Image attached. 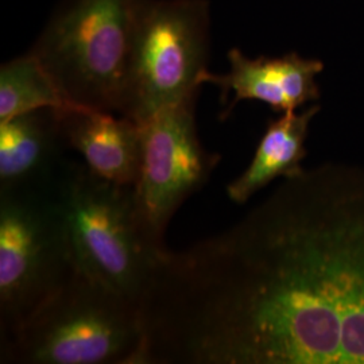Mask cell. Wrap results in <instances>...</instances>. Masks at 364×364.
I'll return each instance as SVG.
<instances>
[{"instance_id":"11","label":"cell","mask_w":364,"mask_h":364,"mask_svg":"<svg viewBox=\"0 0 364 364\" xmlns=\"http://www.w3.org/2000/svg\"><path fill=\"white\" fill-rule=\"evenodd\" d=\"M318 112L320 105H314L302 112H287L270 120L247 169L227 186L228 197L234 203L246 204L274 180L301 174L305 170L301 164L308 154L305 144L309 127Z\"/></svg>"},{"instance_id":"4","label":"cell","mask_w":364,"mask_h":364,"mask_svg":"<svg viewBox=\"0 0 364 364\" xmlns=\"http://www.w3.org/2000/svg\"><path fill=\"white\" fill-rule=\"evenodd\" d=\"M209 26L207 0H135L119 115L141 124L198 95Z\"/></svg>"},{"instance_id":"1","label":"cell","mask_w":364,"mask_h":364,"mask_svg":"<svg viewBox=\"0 0 364 364\" xmlns=\"http://www.w3.org/2000/svg\"><path fill=\"white\" fill-rule=\"evenodd\" d=\"M142 364H364V168L324 164L234 227L162 250Z\"/></svg>"},{"instance_id":"5","label":"cell","mask_w":364,"mask_h":364,"mask_svg":"<svg viewBox=\"0 0 364 364\" xmlns=\"http://www.w3.org/2000/svg\"><path fill=\"white\" fill-rule=\"evenodd\" d=\"M135 0H63L30 53L70 105L119 115Z\"/></svg>"},{"instance_id":"3","label":"cell","mask_w":364,"mask_h":364,"mask_svg":"<svg viewBox=\"0 0 364 364\" xmlns=\"http://www.w3.org/2000/svg\"><path fill=\"white\" fill-rule=\"evenodd\" d=\"M75 270L135 301L144 294L158 254L144 231L134 186L108 181L66 159L54 182Z\"/></svg>"},{"instance_id":"6","label":"cell","mask_w":364,"mask_h":364,"mask_svg":"<svg viewBox=\"0 0 364 364\" xmlns=\"http://www.w3.org/2000/svg\"><path fill=\"white\" fill-rule=\"evenodd\" d=\"M54 182L0 192L1 343L76 272Z\"/></svg>"},{"instance_id":"7","label":"cell","mask_w":364,"mask_h":364,"mask_svg":"<svg viewBox=\"0 0 364 364\" xmlns=\"http://www.w3.org/2000/svg\"><path fill=\"white\" fill-rule=\"evenodd\" d=\"M195 95L141 123L142 159L134 197L144 231L164 247V235L176 210L198 192L220 162L209 153L196 127Z\"/></svg>"},{"instance_id":"8","label":"cell","mask_w":364,"mask_h":364,"mask_svg":"<svg viewBox=\"0 0 364 364\" xmlns=\"http://www.w3.org/2000/svg\"><path fill=\"white\" fill-rule=\"evenodd\" d=\"M230 72L215 75L204 72L201 84H213L223 92V100L234 92V102L227 114L242 100H257L270 105L275 112H294L320 99L317 76L324 64L304 58L297 53L281 57L248 58L237 49L228 52Z\"/></svg>"},{"instance_id":"9","label":"cell","mask_w":364,"mask_h":364,"mask_svg":"<svg viewBox=\"0 0 364 364\" xmlns=\"http://www.w3.org/2000/svg\"><path fill=\"white\" fill-rule=\"evenodd\" d=\"M68 147L108 181L134 186L142 159V127L129 117L70 105L57 109Z\"/></svg>"},{"instance_id":"12","label":"cell","mask_w":364,"mask_h":364,"mask_svg":"<svg viewBox=\"0 0 364 364\" xmlns=\"http://www.w3.org/2000/svg\"><path fill=\"white\" fill-rule=\"evenodd\" d=\"M70 105L36 55L28 52L0 68V123L43 108Z\"/></svg>"},{"instance_id":"10","label":"cell","mask_w":364,"mask_h":364,"mask_svg":"<svg viewBox=\"0 0 364 364\" xmlns=\"http://www.w3.org/2000/svg\"><path fill=\"white\" fill-rule=\"evenodd\" d=\"M68 147L57 109L43 108L0 123V192L50 186Z\"/></svg>"},{"instance_id":"2","label":"cell","mask_w":364,"mask_h":364,"mask_svg":"<svg viewBox=\"0 0 364 364\" xmlns=\"http://www.w3.org/2000/svg\"><path fill=\"white\" fill-rule=\"evenodd\" d=\"M139 305L75 272L1 343V363L142 364Z\"/></svg>"}]
</instances>
